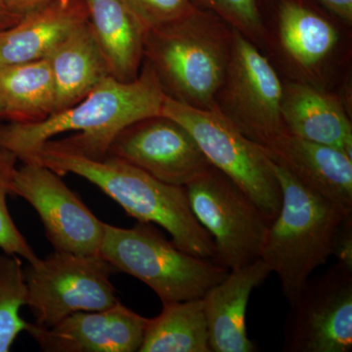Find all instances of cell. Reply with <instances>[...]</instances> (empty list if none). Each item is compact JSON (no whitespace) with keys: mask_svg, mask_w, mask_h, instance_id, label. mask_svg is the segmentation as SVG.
I'll return each mask as SVG.
<instances>
[{"mask_svg":"<svg viewBox=\"0 0 352 352\" xmlns=\"http://www.w3.org/2000/svg\"><path fill=\"white\" fill-rule=\"evenodd\" d=\"M164 95L149 64L143 61L132 82L113 76L102 80L80 102L34 122H0V147L22 163L36 162L43 146L55 136L78 132L56 140L65 148L91 159L107 156L116 136L129 124L161 115Z\"/></svg>","mask_w":352,"mask_h":352,"instance_id":"cell-1","label":"cell"},{"mask_svg":"<svg viewBox=\"0 0 352 352\" xmlns=\"http://www.w3.org/2000/svg\"><path fill=\"white\" fill-rule=\"evenodd\" d=\"M36 162L59 175L73 173L94 183L129 217L163 227L182 251L215 261L214 241L192 212L186 187L161 182L120 157L83 156L53 139L39 150Z\"/></svg>","mask_w":352,"mask_h":352,"instance_id":"cell-2","label":"cell"},{"mask_svg":"<svg viewBox=\"0 0 352 352\" xmlns=\"http://www.w3.org/2000/svg\"><path fill=\"white\" fill-rule=\"evenodd\" d=\"M232 41L233 28L214 13L195 6L177 19L146 31L144 61L166 97L212 110L226 76Z\"/></svg>","mask_w":352,"mask_h":352,"instance_id":"cell-3","label":"cell"},{"mask_svg":"<svg viewBox=\"0 0 352 352\" xmlns=\"http://www.w3.org/2000/svg\"><path fill=\"white\" fill-rule=\"evenodd\" d=\"M273 168L281 187L282 203L271 222L261 258L279 277L282 293L291 305L300 298L312 273L332 256L336 234L352 212L308 189L274 161Z\"/></svg>","mask_w":352,"mask_h":352,"instance_id":"cell-4","label":"cell"},{"mask_svg":"<svg viewBox=\"0 0 352 352\" xmlns=\"http://www.w3.org/2000/svg\"><path fill=\"white\" fill-rule=\"evenodd\" d=\"M100 254L116 270L147 285L163 305L204 298L229 273L214 261L182 251L148 222L131 228L105 223Z\"/></svg>","mask_w":352,"mask_h":352,"instance_id":"cell-5","label":"cell"},{"mask_svg":"<svg viewBox=\"0 0 352 352\" xmlns=\"http://www.w3.org/2000/svg\"><path fill=\"white\" fill-rule=\"evenodd\" d=\"M161 113L184 126L210 164L238 185L271 222L274 220L282 192L265 148L248 138L217 108L192 107L166 96Z\"/></svg>","mask_w":352,"mask_h":352,"instance_id":"cell-6","label":"cell"},{"mask_svg":"<svg viewBox=\"0 0 352 352\" xmlns=\"http://www.w3.org/2000/svg\"><path fill=\"white\" fill-rule=\"evenodd\" d=\"M118 272L101 254L55 251L24 271L36 325L52 328L69 315L99 311L120 300L110 277Z\"/></svg>","mask_w":352,"mask_h":352,"instance_id":"cell-7","label":"cell"},{"mask_svg":"<svg viewBox=\"0 0 352 352\" xmlns=\"http://www.w3.org/2000/svg\"><path fill=\"white\" fill-rule=\"evenodd\" d=\"M186 190L192 212L214 241L215 263L232 270L261 258L271 220L238 185L212 166Z\"/></svg>","mask_w":352,"mask_h":352,"instance_id":"cell-8","label":"cell"},{"mask_svg":"<svg viewBox=\"0 0 352 352\" xmlns=\"http://www.w3.org/2000/svg\"><path fill=\"white\" fill-rule=\"evenodd\" d=\"M283 83L256 45L233 29L226 76L215 108L243 134L267 147L286 132L281 115Z\"/></svg>","mask_w":352,"mask_h":352,"instance_id":"cell-9","label":"cell"},{"mask_svg":"<svg viewBox=\"0 0 352 352\" xmlns=\"http://www.w3.org/2000/svg\"><path fill=\"white\" fill-rule=\"evenodd\" d=\"M289 307L282 351H352V270L337 263L310 277Z\"/></svg>","mask_w":352,"mask_h":352,"instance_id":"cell-10","label":"cell"},{"mask_svg":"<svg viewBox=\"0 0 352 352\" xmlns=\"http://www.w3.org/2000/svg\"><path fill=\"white\" fill-rule=\"evenodd\" d=\"M12 196L25 199L36 210L55 251L100 254L105 223L54 170L39 162L23 163L14 173Z\"/></svg>","mask_w":352,"mask_h":352,"instance_id":"cell-11","label":"cell"},{"mask_svg":"<svg viewBox=\"0 0 352 352\" xmlns=\"http://www.w3.org/2000/svg\"><path fill=\"white\" fill-rule=\"evenodd\" d=\"M107 155L176 186L186 187L212 166L189 131L162 113L122 129Z\"/></svg>","mask_w":352,"mask_h":352,"instance_id":"cell-12","label":"cell"},{"mask_svg":"<svg viewBox=\"0 0 352 352\" xmlns=\"http://www.w3.org/2000/svg\"><path fill=\"white\" fill-rule=\"evenodd\" d=\"M149 318L120 302L99 311H80L52 328L29 324L27 332L47 352H135Z\"/></svg>","mask_w":352,"mask_h":352,"instance_id":"cell-13","label":"cell"},{"mask_svg":"<svg viewBox=\"0 0 352 352\" xmlns=\"http://www.w3.org/2000/svg\"><path fill=\"white\" fill-rule=\"evenodd\" d=\"M264 148L308 189L352 212V157L287 131Z\"/></svg>","mask_w":352,"mask_h":352,"instance_id":"cell-14","label":"cell"},{"mask_svg":"<svg viewBox=\"0 0 352 352\" xmlns=\"http://www.w3.org/2000/svg\"><path fill=\"white\" fill-rule=\"evenodd\" d=\"M271 274L263 259L229 270L228 275L204 296L212 352H254L248 337L247 310L252 291Z\"/></svg>","mask_w":352,"mask_h":352,"instance_id":"cell-15","label":"cell"},{"mask_svg":"<svg viewBox=\"0 0 352 352\" xmlns=\"http://www.w3.org/2000/svg\"><path fill=\"white\" fill-rule=\"evenodd\" d=\"M281 115L292 135L352 157L351 120L340 97L303 80L288 82L283 85Z\"/></svg>","mask_w":352,"mask_h":352,"instance_id":"cell-16","label":"cell"},{"mask_svg":"<svg viewBox=\"0 0 352 352\" xmlns=\"http://www.w3.org/2000/svg\"><path fill=\"white\" fill-rule=\"evenodd\" d=\"M277 38L285 59L305 78H314L340 44L337 25L305 0H279Z\"/></svg>","mask_w":352,"mask_h":352,"instance_id":"cell-17","label":"cell"},{"mask_svg":"<svg viewBox=\"0 0 352 352\" xmlns=\"http://www.w3.org/2000/svg\"><path fill=\"white\" fill-rule=\"evenodd\" d=\"M88 21L83 0H54L0 32V67L46 59L72 32Z\"/></svg>","mask_w":352,"mask_h":352,"instance_id":"cell-18","label":"cell"},{"mask_svg":"<svg viewBox=\"0 0 352 352\" xmlns=\"http://www.w3.org/2000/svg\"><path fill=\"white\" fill-rule=\"evenodd\" d=\"M88 22L107 62L111 76L132 82L144 61L147 30L126 0H83Z\"/></svg>","mask_w":352,"mask_h":352,"instance_id":"cell-19","label":"cell"},{"mask_svg":"<svg viewBox=\"0 0 352 352\" xmlns=\"http://www.w3.org/2000/svg\"><path fill=\"white\" fill-rule=\"evenodd\" d=\"M46 60L54 82L55 112L82 100L111 76L88 21L72 32Z\"/></svg>","mask_w":352,"mask_h":352,"instance_id":"cell-20","label":"cell"},{"mask_svg":"<svg viewBox=\"0 0 352 352\" xmlns=\"http://www.w3.org/2000/svg\"><path fill=\"white\" fill-rule=\"evenodd\" d=\"M54 112V82L47 60L0 67V120L34 122Z\"/></svg>","mask_w":352,"mask_h":352,"instance_id":"cell-21","label":"cell"},{"mask_svg":"<svg viewBox=\"0 0 352 352\" xmlns=\"http://www.w3.org/2000/svg\"><path fill=\"white\" fill-rule=\"evenodd\" d=\"M140 352H212L203 298L164 303L149 318Z\"/></svg>","mask_w":352,"mask_h":352,"instance_id":"cell-22","label":"cell"},{"mask_svg":"<svg viewBox=\"0 0 352 352\" xmlns=\"http://www.w3.org/2000/svg\"><path fill=\"white\" fill-rule=\"evenodd\" d=\"M28 303L24 270L17 256H0V352L10 351L16 338L29 324L20 316Z\"/></svg>","mask_w":352,"mask_h":352,"instance_id":"cell-23","label":"cell"},{"mask_svg":"<svg viewBox=\"0 0 352 352\" xmlns=\"http://www.w3.org/2000/svg\"><path fill=\"white\" fill-rule=\"evenodd\" d=\"M17 162L13 153L0 147V249L4 254L22 256L32 263L38 256L15 226L7 207V197L12 195L13 175Z\"/></svg>","mask_w":352,"mask_h":352,"instance_id":"cell-24","label":"cell"},{"mask_svg":"<svg viewBox=\"0 0 352 352\" xmlns=\"http://www.w3.org/2000/svg\"><path fill=\"white\" fill-rule=\"evenodd\" d=\"M195 6L221 18L256 46L267 43L268 34L256 0H193Z\"/></svg>","mask_w":352,"mask_h":352,"instance_id":"cell-25","label":"cell"},{"mask_svg":"<svg viewBox=\"0 0 352 352\" xmlns=\"http://www.w3.org/2000/svg\"><path fill=\"white\" fill-rule=\"evenodd\" d=\"M146 30L182 17L195 7L193 0H126Z\"/></svg>","mask_w":352,"mask_h":352,"instance_id":"cell-26","label":"cell"},{"mask_svg":"<svg viewBox=\"0 0 352 352\" xmlns=\"http://www.w3.org/2000/svg\"><path fill=\"white\" fill-rule=\"evenodd\" d=\"M332 256L352 270V214L344 219L333 242Z\"/></svg>","mask_w":352,"mask_h":352,"instance_id":"cell-27","label":"cell"},{"mask_svg":"<svg viewBox=\"0 0 352 352\" xmlns=\"http://www.w3.org/2000/svg\"><path fill=\"white\" fill-rule=\"evenodd\" d=\"M346 25H352V0H314Z\"/></svg>","mask_w":352,"mask_h":352,"instance_id":"cell-28","label":"cell"},{"mask_svg":"<svg viewBox=\"0 0 352 352\" xmlns=\"http://www.w3.org/2000/svg\"><path fill=\"white\" fill-rule=\"evenodd\" d=\"M54 0H6L7 7L22 19L28 14L48 6Z\"/></svg>","mask_w":352,"mask_h":352,"instance_id":"cell-29","label":"cell"},{"mask_svg":"<svg viewBox=\"0 0 352 352\" xmlns=\"http://www.w3.org/2000/svg\"><path fill=\"white\" fill-rule=\"evenodd\" d=\"M20 20L21 18L7 7L6 0H0V32L12 27Z\"/></svg>","mask_w":352,"mask_h":352,"instance_id":"cell-30","label":"cell"}]
</instances>
